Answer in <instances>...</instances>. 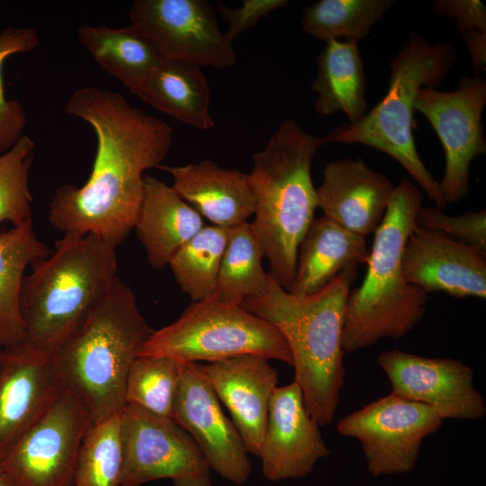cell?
I'll use <instances>...</instances> for the list:
<instances>
[{
	"label": "cell",
	"mask_w": 486,
	"mask_h": 486,
	"mask_svg": "<svg viewBox=\"0 0 486 486\" xmlns=\"http://www.w3.org/2000/svg\"><path fill=\"white\" fill-rule=\"evenodd\" d=\"M121 413L92 424L81 445L71 486L122 485Z\"/></svg>",
	"instance_id": "obj_31"
},
{
	"label": "cell",
	"mask_w": 486,
	"mask_h": 486,
	"mask_svg": "<svg viewBox=\"0 0 486 486\" xmlns=\"http://www.w3.org/2000/svg\"><path fill=\"white\" fill-rule=\"evenodd\" d=\"M456 61L454 46L430 44L416 32L391 59L388 89L356 124L337 127L322 137L326 143L361 144L378 149L400 164L437 208L447 206L439 182L421 161L413 136L414 104L421 88H436Z\"/></svg>",
	"instance_id": "obj_7"
},
{
	"label": "cell",
	"mask_w": 486,
	"mask_h": 486,
	"mask_svg": "<svg viewBox=\"0 0 486 486\" xmlns=\"http://www.w3.org/2000/svg\"><path fill=\"white\" fill-rule=\"evenodd\" d=\"M376 361L392 393L430 407L443 420L484 418L485 400L474 385L473 370L463 361L398 349L382 352Z\"/></svg>",
	"instance_id": "obj_15"
},
{
	"label": "cell",
	"mask_w": 486,
	"mask_h": 486,
	"mask_svg": "<svg viewBox=\"0 0 486 486\" xmlns=\"http://www.w3.org/2000/svg\"><path fill=\"white\" fill-rule=\"evenodd\" d=\"M33 230L32 220L0 232V347L23 344L20 290L28 265L51 255Z\"/></svg>",
	"instance_id": "obj_27"
},
{
	"label": "cell",
	"mask_w": 486,
	"mask_h": 486,
	"mask_svg": "<svg viewBox=\"0 0 486 486\" xmlns=\"http://www.w3.org/2000/svg\"><path fill=\"white\" fill-rule=\"evenodd\" d=\"M130 26L148 39L163 58L219 69L232 68L237 55L216 11L205 0H135Z\"/></svg>",
	"instance_id": "obj_12"
},
{
	"label": "cell",
	"mask_w": 486,
	"mask_h": 486,
	"mask_svg": "<svg viewBox=\"0 0 486 486\" xmlns=\"http://www.w3.org/2000/svg\"><path fill=\"white\" fill-rule=\"evenodd\" d=\"M220 401L229 410L248 454L257 456L277 387L278 373L269 359L240 355L202 365Z\"/></svg>",
	"instance_id": "obj_19"
},
{
	"label": "cell",
	"mask_w": 486,
	"mask_h": 486,
	"mask_svg": "<svg viewBox=\"0 0 486 486\" xmlns=\"http://www.w3.org/2000/svg\"><path fill=\"white\" fill-rule=\"evenodd\" d=\"M322 175L316 194L324 216L361 237L374 233L394 188L392 181L360 158L328 162Z\"/></svg>",
	"instance_id": "obj_20"
},
{
	"label": "cell",
	"mask_w": 486,
	"mask_h": 486,
	"mask_svg": "<svg viewBox=\"0 0 486 486\" xmlns=\"http://www.w3.org/2000/svg\"><path fill=\"white\" fill-rule=\"evenodd\" d=\"M94 423L84 401L64 388L0 461L9 486H71L78 453Z\"/></svg>",
	"instance_id": "obj_9"
},
{
	"label": "cell",
	"mask_w": 486,
	"mask_h": 486,
	"mask_svg": "<svg viewBox=\"0 0 486 486\" xmlns=\"http://www.w3.org/2000/svg\"><path fill=\"white\" fill-rule=\"evenodd\" d=\"M264 252L250 222L230 228L212 298L218 302L241 305L248 298L263 295L270 274L262 266Z\"/></svg>",
	"instance_id": "obj_28"
},
{
	"label": "cell",
	"mask_w": 486,
	"mask_h": 486,
	"mask_svg": "<svg viewBox=\"0 0 486 486\" xmlns=\"http://www.w3.org/2000/svg\"><path fill=\"white\" fill-rule=\"evenodd\" d=\"M330 454L320 426L305 407L299 385L293 381L277 386L257 454L264 477L274 482L306 477Z\"/></svg>",
	"instance_id": "obj_17"
},
{
	"label": "cell",
	"mask_w": 486,
	"mask_h": 486,
	"mask_svg": "<svg viewBox=\"0 0 486 486\" xmlns=\"http://www.w3.org/2000/svg\"><path fill=\"white\" fill-rule=\"evenodd\" d=\"M285 0H243L238 8H231L217 1V8L228 22L225 34L230 41L239 34L255 27L258 22L272 12L284 8Z\"/></svg>",
	"instance_id": "obj_37"
},
{
	"label": "cell",
	"mask_w": 486,
	"mask_h": 486,
	"mask_svg": "<svg viewBox=\"0 0 486 486\" xmlns=\"http://www.w3.org/2000/svg\"><path fill=\"white\" fill-rule=\"evenodd\" d=\"M240 355L262 356L292 365L290 346L274 325L241 305L213 298L193 302L176 321L154 330L138 353V356L194 363Z\"/></svg>",
	"instance_id": "obj_8"
},
{
	"label": "cell",
	"mask_w": 486,
	"mask_h": 486,
	"mask_svg": "<svg viewBox=\"0 0 486 486\" xmlns=\"http://www.w3.org/2000/svg\"><path fill=\"white\" fill-rule=\"evenodd\" d=\"M418 186L403 178L394 186L384 218L374 232L361 285L350 291L345 313V353L364 349L383 338H400L423 319L428 294L406 282L401 256L421 205Z\"/></svg>",
	"instance_id": "obj_4"
},
{
	"label": "cell",
	"mask_w": 486,
	"mask_h": 486,
	"mask_svg": "<svg viewBox=\"0 0 486 486\" xmlns=\"http://www.w3.org/2000/svg\"><path fill=\"white\" fill-rule=\"evenodd\" d=\"M356 266L342 270L322 290L298 296L270 274L266 292L241 306L274 325L287 341L305 407L320 426L333 421L345 383L342 346L346 305Z\"/></svg>",
	"instance_id": "obj_2"
},
{
	"label": "cell",
	"mask_w": 486,
	"mask_h": 486,
	"mask_svg": "<svg viewBox=\"0 0 486 486\" xmlns=\"http://www.w3.org/2000/svg\"><path fill=\"white\" fill-rule=\"evenodd\" d=\"M442 423L430 407L391 392L342 418L336 429L361 444L367 471L376 478L411 472L424 439Z\"/></svg>",
	"instance_id": "obj_10"
},
{
	"label": "cell",
	"mask_w": 486,
	"mask_h": 486,
	"mask_svg": "<svg viewBox=\"0 0 486 486\" xmlns=\"http://www.w3.org/2000/svg\"><path fill=\"white\" fill-rule=\"evenodd\" d=\"M180 377V361L166 356H137L128 372L125 403L171 418Z\"/></svg>",
	"instance_id": "obj_32"
},
{
	"label": "cell",
	"mask_w": 486,
	"mask_h": 486,
	"mask_svg": "<svg viewBox=\"0 0 486 486\" xmlns=\"http://www.w3.org/2000/svg\"><path fill=\"white\" fill-rule=\"evenodd\" d=\"M64 110L92 127L96 151L82 186L66 184L55 191L49 220L65 234H90L116 248L134 229L143 172L158 168L167 157L173 129L122 94L94 86L75 90Z\"/></svg>",
	"instance_id": "obj_1"
},
{
	"label": "cell",
	"mask_w": 486,
	"mask_h": 486,
	"mask_svg": "<svg viewBox=\"0 0 486 486\" xmlns=\"http://www.w3.org/2000/svg\"><path fill=\"white\" fill-rule=\"evenodd\" d=\"M434 13L455 22L469 50L472 69L476 75L486 67V8L479 0H437L431 3Z\"/></svg>",
	"instance_id": "obj_35"
},
{
	"label": "cell",
	"mask_w": 486,
	"mask_h": 486,
	"mask_svg": "<svg viewBox=\"0 0 486 486\" xmlns=\"http://www.w3.org/2000/svg\"><path fill=\"white\" fill-rule=\"evenodd\" d=\"M22 278L23 344L53 351L85 320L117 277L115 248L93 235L65 234Z\"/></svg>",
	"instance_id": "obj_6"
},
{
	"label": "cell",
	"mask_w": 486,
	"mask_h": 486,
	"mask_svg": "<svg viewBox=\"0 0 486 486\" xmlns=\"http://www.w3.org/2000/svg\"><path fill=\"white\" fill-rule=\"evenodd\" d=\"M0 486H9L2 473L0 472Z\"/></svg>",
	"instance_id": "obj_38"
},
{
	"label": "cell",
	"mask_w": 486,
	"mask_h": 486,
	"mask_svg": "<svg viewBox=\"0 0 486 486\" xmlns=\"http://www.w3.org/2000/svg\"><path fill=\"white\" fill-rule=\"evenodd\" d=\"M401 266L406 282L427 294L486 298V256L441 233L415 227L404 246Z\"/></svg>",
	"instance_id": "obj_18"
},
{
	"label": "cell",
	"mask_w": 486,
	"mask_h": 486,
	"mask_svg": "<svg viewBox=\"0 0 486 486\" xmlns=\"http://www.w3.org/2000/svg\"><path fill=\"white\" fill-rule=\"evenodd\" d=\"M175 191L213 225L230 228L254 214L256 196L248 174L206 159L185 166L161 165Z\"/></svg>",
	"instance_id": "obj_21"
},
{
	"label": "cell",
	"mask_w": 486,
	"mask_h": 486,
	"mask_svg": "<svg viewBox=\"0 0 486 486\" xmlns=\"http://www.w3.org/2000/svg\"><path fill=\"white\" fill-rule=\"evenodd\" d=\"M204 226L202 215L172 186L154 176H144L134 229L153 268L168 265L172 256Z\"/></svg>",
	"instance_id": "obj_22"
},
{
	"label": "cell",
	"mask_w": 486,
	"mask_h": 486,
	"mask_svg": "<svg viewBox=\"0 0 486 486\" xmlns=\"http://www.w3.org/2000/svg\"><path fill=\"white\" fill-rule=\"evenodd\" d=\"M121 486L170 479L173 486H212V470L191 436L171 418L126 405L121 413Z\"/></svg>",
	"instance_id": "obj_11"
},
{
	"label": "cell",
	"mask_w": 486,
	"mask_h": 486,
	"mask_svg": "<svg viewBox=\"0 0 486 486\" xmlns=\"http://www.w3.org/2000/svg\"><path fill=\"white\" fill-rule=\"evenodd\" d=\"M40 43L38 32L32 27L6 28L0 32V154L10 149L22 136L26 113L16 99H7L3 79L5 59L14 54L33 50Z\"/></svg>",
	"instance_id": "obj_34"
},
{
	"label": "cell",
	"mask_w": 486,
	"mask_h": 486,
	"mask_svg": "<svg viewBox=\"0 0 486 486\" xmlns=\"http://www.w3.org/2000/svg\"><path fill=\"white\" fill-rule=\"evenodd\" d=\"M76 35L102 69L133 94L164 59L150 41L130 25L109 28L82 24Z\"/></svg>",
	"instance_id": "obj_26"
},
{
	"label": "cell",
	"mask_w": 486,
	"mask_h": 486,
	"mask_svg": "<svg viewBox=\"0 0 486 486\" xmlns=\"http://www.w3.org/2000/svg\"><path fill=\"white\" fill-rule=\"evenodd\" d=\"M153 331L132 290L117 276L85 320L53 351L64 388L84 401L94 423L123 410L128 372Z\"/></svg>",
	"instance_id": "obj_5"
},
{
	"label": "cell",
	"mask_w": 486,
	"mask_h": 486,
	"mask_svg": "<svg viewBox=\"0 0 486 486\" xmlns=\"http://www.w3.org/2000/svg\"><path fill=\"white\" fill-rule=\"evenodd\" d=\"M317 76L311 90L318 97L315 112L328 116L342 111L349 124L359 122L367 112L364 64L358 41L331 40L317 58Z\"/></svg>",
	"instance_id": "obj_24"
},
{
	"label": "cell",
	"mask_w": 486,
	"mask_h": 486,
	"mask_svg": "<svg viewBox=\"0 0 486 486\" xmlns=\"http://www.w3.org/2000/svg\"><path fill=\"white\" fill-rule=\"evenodd\" d=\"M369 254L365 238L324 215L314 219L300 244L295 275L288 292L298 296L315 293L345 268L366 265Z\"/></svg>",
	"instance_id": "obj_23"
},
{
	"label": "cell",
	"mask_w": 486,
	"mask_h": 486,
	"mask_svg": "<svg viewBox=\"0 0 486 486\" xmlns=\"http://www.w3.org/2000/svg\"><path fill=\"white\" fill-rule=\"evenodd\" d=\"M395 3L393 0H320L305 7L302 27L325 42L346 38L359 41Z\"/></svg>",
	"instance_id": "obj_30"
},
{
	"label": "cell",
	"mask_w": 486,
	"mask_h": 486,
	"mask_svg": "<svg viewBox=\"0 0 486 486\" xmlns=\"http://www.w3.org/2000/svg\"><path fill=\"white\" fill-rule=\"evenodd\" d=\"M416 227L441 233L470 246L486 256V211H468L458 216L446 214L437 207L420 205Z\"/></svg>",
	"instance_id": "obj_36"
},
{
	"label": "cell",
	"mask_w": 486,
	"mask_h": 486,
	"mask_svg": "<svg viewBox=\"0 0 486 486\" xmlns=\"http://www.w3.org/2000/svg\"><path fill=\"white\" fill-rule=\"evenodd\" d=\"M485 104L486 81L479 75L460 76L454 91L421 88L417 94L414 109L430 122L445 152L439 185L447 205L468 194L471 163L486 153L482 124Z\"/></svg>",
	"instance_id": "obj_13"
},
{
	"label": "cell",
	"mask_w": 486,
	"mask_h": 486,
	"mask_svg": "<svg viewBox=\"0 0 486 486\" xmlns=\"http://www.w3.org/2000/svg\"><path fill=\"white\" fill-rule=\"evenodd\" d=\"M295 119L284 120L265 148L253 155L249 174L256 196L252 228L269 265V274L289 291L298 250L318 208L311 163L324 145Z\"/></svg>",
	"instance_id": "obj_3"
},
{
	"label": "cell",
	"mask_w": 486,
	"mask_h": 486,
	"mask_svg": "<svg viewBox=\"0 0 486 486\" xmlns=\"http://www.w3.org/2000/svg\"><path fill=\"white\" fill-rule=\"evenodd\" d=\"M35 142L22 134L7 151L0 154V224L9 221L14 227L32 220L33 198L28 185Z\"/></svg>",
	"instance_id": "obj_33"
},
{
	"label": "cell",
	"mask_w": 486,
	"mask_h": 486,
	"mask_svg": "<svg viewBox=\"0 0 486 486\" xmlns=\"http://www.w3.org/2000/svg\"><path fill=\"white\" fill-rule=\"evenodd\" d=\"M136 95L191 127L202 130L214 127L210 113L211 90L200 66L164 58Z\"/></svg>",
	"instance_id": "obj_25"
},
{
	"label": "cell",
	"mask_w": 486,
	"mask_h": 486,
	"mask_svg": "<svg viewBox=\"0 0 486 486\" xmlns=\"http://www.w3.org/2000/svg\"><path fill=\"white\" fill-rule=\"evenodd\" d=\"M171 418L194 439L211 470L243 484L252 473L248 452L204 374L202 364L181 362Z\"/></svg>",
	"instance_id": "obj_14"
},
{
	"label": "cell",
	"mask_w": 486,
	"mask_h": 486,
	"mask_svg": "<svg viewBox=\"0 0 486 486\" xmlns=\"http://www.w3.org/2000/svg\"><path fill=\"white\" fill-rule=\"evenodd\" d=\"M229 234L230 228L204 226L170 258L176 281L193 302L213 296Z\"/></svg>",
	"instance_id": "obj_29"
},
{
	"label": "cell",
	"mask_w": 486,
	"mask_h": 486,
	"mask_svg": "<svg viewBox=\"0 0 486 486\" xmlns=\"http://www.w3.org/2000/svg\"><path fill=\"white\" fill-rule=\"evenodd\" d=\"M63 389L52 353L25 344L0 350V461Z\"/></svg>",
	"instance_id": "obj_16"
}]
</instances>
